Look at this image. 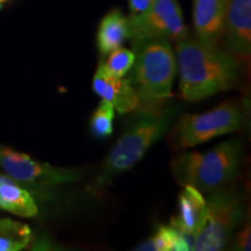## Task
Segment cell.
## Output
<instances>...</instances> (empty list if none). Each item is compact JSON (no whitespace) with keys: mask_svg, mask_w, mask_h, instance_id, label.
<instances>
[{"mask_svg":"<svg viewBox=\"0 0 251 251\" xmlns=\"http://www.w3.org/2000/svg\"><path fill=\"white\" fill-rule=\"evenodd\" d=\"M181 112L183 107L178 102L164 103L156 109H143L108 152L92 190L108 186L114 178L134 168L153 144L169 133Z\"/></svg>","mask_w":251,"mask_h":251,"instance_id":"2","label":"cell"},{"mask_svg":"<svg viewBox=\"0 0 251 251\" xmlns=\"http://www.w3.org/2000/svg\"><path fill=\"white\" fill-rule=\"evenodd\" d=\"M243 114L234 101H225L211 111L180 115L169 130V144L174 149L192 148L241 127Z\"/></svg>","mask_w":251,"mask_h":251,"instance_id":"6","label":"cell"},{"mask_svg":"<svg viewBox=\"0 0 251 251\" xmlns=\"http://www.w3.org/2000/svg\"><path fill=\"white\" fill-rule=\"evenodd\" d=\"M5 178H6V175H1V174H0V183H1V181L4 180Z\"/></svg>","mask_w":251,"mask_h":251,"instance_id":"22","label":"cell"},{"mask_svg":"<svg viewBox=\"0 0 251 251\" xmlns=\"http://www.w3.org/2000/svg\"><path fill=\"white\" fill-rule=\"evenodd\" d=\"M92 87L97 96L111 103L120 114L139 108V97L129 78L112 76L105 70L101 63L93 76Z\"/></svg>","mask_w":251,"mask_h":251,"instance_id":"10","label":"cell"},{"mask_svg":"<svg viewBox=\"0 0 251 251\" xmlns=\"http://www.w3.org/2000/svg\"><path fill=\"white\" fill-rule=\"evenodd\" d=\"M224 42L235 57L249 59L251 54V0H228Z\"/></svg>","mask_w":251,"mask_h":251,"instance_id":"9","label":"cell"},{"mask_svg":"<svg viewBox=\"0 0 251 251\" xmlns=\"http://www.w3.org/2000/svg\"><path fill=\"white\" fill-rule=\"evenodd\" d=\"M228 0H194L193 26L196 37L211 45L222 39Z\"/></svg>","mask_w":251,"mask_h":251,"instance_id":"12","label":"cell"},{"mask_svg":"<svg viewBox=\"0 0 251 251\" xmlns=\"http://www.w3.org/2000/svg\"><path fill=\"white\" fill-rule=\"evenodd\" d=\"M243 158L242 143L228 140L205 152L178 153L171 159V172L181 185L212 192L237 177Z\"/></svg>","mask_w":251,"mask_h":251,"instance_id":"4","label":"cell"},{"mask_svg":"<svg viewBox=\"0 0 251 251\" xmlns=\"http://www.w3.org/2000/svg\"><path fill=\"white\" fill-rule=\"evenodd\" d=\"M251 228L250 224L248 222L238 230L235 236L234 249L240 251H249L251 249Z\"/></svg>","mask_w":251,"mask_h":251,"instance_id":"19","label":"cell"},{"mask_svg":"<svg viewBox=\"0 0 251 251\" xmlns=\"http://www.w3.org/2000/svg\"><path fill=\"white\" fill-rule=\"evenodd\" d=\"M7 1H8V0H0V9L2 8V6H4Z\"/></svg>","mask_w":251,"mask_h":251,"instance_id":"21","label":"cell"},{"mask_svg":"<svg viewBox=\"0 0 251 251\" xmlns=\"http://www.w3.org/2000/svg\"><path fill=\"white\" fill-rule=\"evenodd\" d=\"M0 209L21 218H33L39 212L33 196L7 175L0 183Z\"/></svg>","mask_w":251,"mask_h":251,"instance_id":"14","label":"cell"},{"mask_svg":"<svg viewBox=\"0 0 251 251\" xmlns=\"http://www.w3.org/2000/svg\"><path fill=\"white\" fill-rule=\"evenodd\" d=\"M29 226L12 219H0V251H20L29 246Z\"/></svg>","mask_w":251,"mask_h":251,"instance_id":"16","label":"cell"},{"mask_svg":"<svg viewBox=\"0 0 251 251\" xmlns=\"http://www.w3.org/2000/svg\"><path fill=\"white\" fill-rule=\"evenodd\" d=\"M183 99L197 102L230 90L241 76V64L218 45L185 37L176 42Z\"/></svg>","mask_w":251,"mask_h":251,"instance_id":"1","label":"cell"},{"mask_svg":"<svg viewBox=\"0 0 251 251\" xmlns=\"http://www.w3.org/2000/svg\"><path fill=\"white\" fill-rule=\"evenodd\" d=\"M153 0H128V5H129L130 14H140L143 13L146 9L149 8V6L152 4Z\"/></svg>","mask_w":251,"mask_h":251,"instance_id":"20","label":"cell"},{"mask_svg":"<svg viewBox=\"0 0 251 251\" xmlns=\"http://www.w3.org/2000/svg\"><path fill=\"white\" fill-rule=\"evenodd\" d=\"M129 39H166L179 41L188 36L183 11L177 0H153L143 13L129 15Z\"/></svg>","mask_w":251,"mask_h":251,"instance_id":"8","label":"cell"},{"mask_svg":"<svg viewBox=\"0 0 251 251\" xmlns=\"http://www.w3.org/2000/svg\"><path fill=\"white\" fill-rule=\"evenodd\" d=\"M183 186L178 197V215L171 219L170 225L187 238L193 250L196 236L205 219L206 199L198 188L191 185Z\"/></svg>","mask_w":251,"mask_h":251,"instance_id":"11","label":"cell"},{"mask_svg":"<svg viewBox=\"0 0 251 251\" xmlns=\"http://www.w3.org/2000/svg\"><path fill=\"white\" fill-rule=\"evenodd\" d=\"M129 39L128 17L121 9L114 8L100 21L97 31V47L101 56H107L113 50L120 48L126 40Z\"/></svg>","mask_w":251,"mask_h":251,"instance_id":"13","label":"cell"},{"mask_svg":"<svg viewBox=\"0 0 251 251\" xmlns=\"http://www.w3.org/2000/svg\"><path fill=\"white\" fill-rule=\"evenodd\" d=\"M137 251H188L192 246L179 230L172 226H161L151 237L134 248Z\"/></svg>","mask_w":251,"mask_h":251,"instance_id":"15","label":"cell"},{"mask_svg":"<svg viewBox=\"0 0 251 251\" xmlns=\"http://www.w3.org/2000/svg\"><path fill=\"white\" fill-rule=\"evenodd\" d=\"M134 64L129 78L139 97V107L156 109L171 97L177 72V59L170 41L146 39L134 41Z\"/></svg>","mask_w":251,"mask_h":251,"instance_id":"3","label":"cell"},{"mask_svg":"<svg viewBox=\"0 0 251 251\" xmlns=\"http://www.w3.org/2000/svg\"><path fill=\"white\" fill-rule=\"evenodd\" d=\"M105 62H101L105 70L114 77H125L133 67L134 51L126 48H118L107 55Z\"/></svg>","mask_w":251,"mask_h":251,"instance_id":"18","label":"cell"},{"mask_svg":"<svg viewBox=\"0 0 251 251\" xmlns=\"http://www.w3.org/2000/svg\"><path fill=\"white\" fill-rule=\"evenodd\" d=\"M246 215V200L236 188L222 186L209 192L206 214L194 241L193 250H222Z\"/></svg>","mask_w":251,"mask_h":251,"instance_id":"5","label":"cell"},{"mask_svg":"<svg viewBox=\"0 0 251 251\" xmlns=\"http://www.w3.org/2000/svg\"><path fill=\"white\" fill-rule=\"evenodd\" d=\"M115 109L111 103L101 100L90 120L91 133L97 139H106L113 134Z\"/></svg>","mask_w":251,"mask_h":251,"instance_id":"17","label":"cell"},{"mask_svg":"<svg viewBox=\"0 0 251 251\" xmlns=\"http://www.w3.org/2000/svg\"><path fill=\"white\" fill-rule=\"evenodd\" d=\"M0 168L19 184L34 187H55L74 184L81 179L77 169L57 168L35 161L27 153L0 146Z\"/></svg>","mask_w":251,"mask_h":251,"instance_id":"7","label":"cell"}]
</instances>
